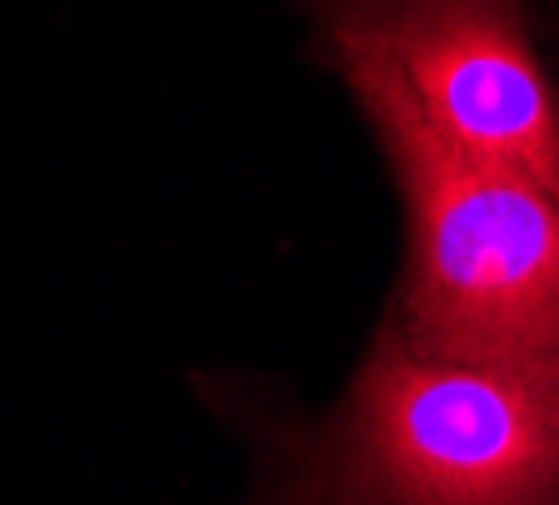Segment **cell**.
<instances>
[{"label":"cell","instance_id":"obj_1","mask_svg":"<svg viewBox=\"0 0 559 505\" xmlns=\"http://www.w3.org/2000/svg\"><path fill=\"white\" fill-rule=\"evenodd\" d=\"M400 196L390 326L419 355L559 386V190L450 141L374 60L330 66Z\"/></svg>","mask_w":559,"mask_h":505},{"label":"cell","instance_id":"obj_2","mask_svg":"<svg viewBox=\"0 0 559 505\" xmlns=\"http://www.w3.org/2000/svg\"><path fill=\"white\" fill-rule=\"evenodd\" d=\"M250 505H559V386L380 326L335 406L260 425Z\"/></svg>","mask_w":559,"mask_h":505},{"label":"cell","instance_id":"obj_3","mask_svg":"<svg viewBox=\"0 0 559 505\" xmlns=\"http://www.w3.org/2000/svg\"><path fill=\"white\" fill-rule=\"evenodd\" d=\"M305 56L374 60L469 151L559 190V21L549 0H295Z\"/></svg>","mask_w":559,"mask_h":505}]
</instances>
